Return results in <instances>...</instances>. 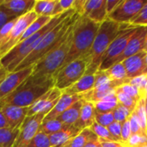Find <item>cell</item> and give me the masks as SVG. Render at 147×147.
I'll use <instances>...</instances> for the list:
<instances>
[{
	"label": "cell",
	"mask_w": 147,
	"mask_h": 147,
	"mask_svg": "<svg viewBox=\"0 0 147 147\" xmlns=\"http://www.w3.org/2000/svg\"><path fill=\"white\" fill-rule=\"evenodd\" d=\"M130 24L119 23L107 18L100 24L92 47L90 52L85 55L88 59V66L84 75H95L99 69L102 59L110 44L120 34V33L127 28Z\"/></svg>",
	"instance_id": "obj_1"
},
{
	"label": "cell",
	"mask_w": 147,
	"mask_h": 147,
	"mask_svg": "<svg viewBox=\"0 0 147 147\" xmlns=\"http://www.w3.org/2000/svg\"><path fill=\"white\" fill-rule=\"evenodd\" d=\"M75 13L73 9H69L63 14L54 16L52 18L49 23H47L45 27H43L40 30L34 33L28 38L24 40L19 42L12 50H10L3 59H1L2 65L8 72H12L14 70L27 58V56L34 49L37 44L40 41L42 37L52 28L60 23L66 17Z\"/></svg>",
	"instance_id": "obj_2"
},
{
	"label": "cell",
	"mask_w": 147,
	"mask_h": 147,
	"mask_svg": "<svg viewBox=\"0 0 147 147\" xmlns=\"http://www.w3.org/2000/svg\"><path fill=\"white\" fill-rule=\"evenodd\" d=\"M53 77L34 78L29 76L16 90L0 100V105L30 107L38 98L54 87Z\"/></svg>",
	"instance_id": "obj_3"
},
{
	"label": "cell",
	"mask_w": 147,
	"mask_h": 147,
	"mask_svg": "<svg viewBox=\"0 0 147 147\" xmlns=\"http://www.w3.org/2000/svg\"><path fill=\"white\" fill-rule=\"evenodd\" d=\"M99 27L100 23L95 22L88 17L79 16L77 18L72 26L71 49L62 68L90 52Z\"/></svg>",
	"instance_id": "obj_4"
},
{
	"label": "cell",
	"mask_w": 147,
	"mask_h": 147,
	"mask_svg": "<svg viewBox=\"0 0 147 147\" xmlns=\"http://www.w3.org/2000/svg\"><path fill=\"white\" fill-rule=\"evenodd\" d=\"M79 16L76 12L66 17L60 23L48 31L37 44L34 49L27 56V58L14 70V71H20L30 66H34L43 57H45L53 48H54L64 38L65 34L70 28V27L75 22Z\"/></svg>",
	"instance_id": "obj_5"
},
{
	"label": "cell",
	"mask_w": 147,
	"mask_h": 147,
	"mask_svg": "<svg viewBox=\"0 0 147 147\" xmlns=\"http://www.w3.org/2000/svg\"><path fill=\"white\" fill-rule=\"evenodd\" d=\"M72 26L73 24L70 27L61 41L33 66L31 76L34 78L53 77L62 68L71 46Z\"/></svg>",
	"instance_id": "obj_6"
},
{
	"label": "cell",
	"mask_w": 147,
	"mask_h": 147,
	"mask_svg": "<svg viewBox=\"0 0 147 147\" xmlns=\"http://www.w3.org/2000/svg\"><path fill=\"white\" fill-rule=\"evenodd\" d=\"M88 66V59L84 55L61 68L54 76V87L64 91L77 83L84 74Z\"/></svg>",
	"instance_id": "obj_7"
},
{
	"label": "cell",
	"mask_w": 147,
	"mask_h": 147,
	"mask_svg": "<svg viewBox=\"0 0 147 147\" xmlns=\"http://www.w3.org/2000/svg\"><path fill=\"white\" fill-rule=\"evenodd\" d=\"M136 28L137 26L129 25L120 33V34L114 40L103 54L98 71H104L117 62L118 59L124 52L129 40L134 34Z\"/></svg>",
	"instance_id": "obj_8"
},
{
	"label": "cell",
	"mask_w": 147,
	"mask_h": 147,
	"mask_svg": "<svg viewBox=\"0 0 147 147\" xmlns=\"http://www.w3.org/2000/svg\"><path fill=\"white\" fill-rule=\"evenodd\" d=\"M37 17L38 16L34 10H31L28 13L18 17L7 39L0 47V59H3L10 50H12L20 42L21 38L22 37L26 29L32 22L36 20Z\"/></svg>",
	"instance_id": "obj_9"
},
{
	"label": "cell",
	"mask_w": 147,
	"mask_h": 147,
	"mask_svg": "<svg viewBox=\"0 0 147 147\" xmlns=\"http://www.w3.org/2000/svg\"><path fill=\"white\" fill-rule=\"evenodd\" d=\"M146 3L147 0H121L108 18L119 23L130 24Z\"/></svg>",
	"instance_id": "obj_10"
},
{
	"label": "cell",
	"mask_w": 147,
	"mask_h": 147,
	"mask_svg": "<svg viewBox=\"0 0 147 147\" xmlns=\"http://www.w3.org/2000/svg\"><path fill=\"white\" fill-rule=\"evenodd\" d=\"M45 116V114L40 113L27 117L21 126L19 134L12 147L28 146L30 141L38 134L40 126L41 125Z\"/></svg>",
	"instance_id": "obj_11"
},
{
	"label": "cell",
	"mask_w": 147,
	"mask_h": 147,
	"mask_svg": "<svg viewBox=\"0 0 147 147\" xmlns=\"http://www.w3.org/2000/svg\"><path fill=\"white\" fill-rule=\"evenodd\" d=\"M63 91L53 87L40 98H38L28 109V116H33L37 114H45L46 115L53 109L57 102L62 96Z\"/></svg>",
	"instance_id": "obj_12"
},
{
	"label": "cell",
	"mask_w": 147,
	"mask_h": 147,
	"mask_svg": "<svg viewBox=\"0 0 147 147\" xmlns=\"http://www.w3.org/2000/svg\"><path fill=\"white\" fill-rule=\"evenodd\" d=\"M32 71L33 66L16 71L8 72L7 76L0 82V100L16 90L32 74Z\"/></svg>",
	"instance_id": "obj_13"
},
{
	"label": "cell",
	"mask_w": 147,
	"mask_h": 147,
	"mask_svg": "<svg viewBox=\"0 0 147 147\" xmlns=\"http://www.w3.org/2000/svg\"><path fill=\"white\" fill-rule=\"evenodd\" d=\"M146 34L147 26H137V28L134 34L129 40L124 52L120 56L116 63H121L126 59L144 51L145 40H146Z\"/></svg>",
	"instance_id": "obj_14"
},
{
	"label": "cell",
	"mask_w": 147,
	"mask_h": 147,
	"mask_svg": "<svg viewBox=\"0 0 147 147\" xmlns=\"http://www.w3.org/2000/svg\"><path fill=\"white\" fill-rule=\"evenodd\" d=\"M0 106L1 112L8 124V127L11 129L21 128L22 124L28 116L29 107H17L9 104Z\"/></svg>",
	"instance_id": "obj_15"
},
{
	"label": "cell",
	"mask_w": 147,
	"mask_h": 147,
	"mask_svg": "<svg viewBox=\"0 0 147 147\" xmlns=\"http://www.w3.org/2000/svg\"><path fill=\"white\" fill-rule=\"evenodd\" d=\"M146 53L142 51L134 56H131L122 61L127 71L128 79L147 75V65L146 62Z\"/></svg>",
	"instance_id": "obj_16"
},
{
	"label": "cell",
	"mask_w": 147,
	"mask_h": 147,
	"mask_svg": "<svg viewBox=\"0 0 147 147\" xmlns=\"http://www.w3.org/2000/svg\"><path fill=\"white\" fill-rule=\"evenodd\" d=\"M81 16L101 24L108 18L106 0H86Z\"/></svg>",
	"instance_id": "obj_17"
},
{
	"label": "cell",
	"mask_w": 147,
	"mask_h": 147,
	"mask_svg": "<svg viewBox=\"0 0 147 147\" xmlns=\"http://www.w3.org/2000/svg\"><path fill=\"white\" fill-rule=\"evenodd\" d=\"M35 0H3L0 9L10 16L20 17L33 10Z\"/></svg>",
	"instance_id": "obj_18"
},
{
	"label": "cell",
	"mask_w": 147,
	"mask_h": 147,
	"mask_svg": "<svg viewBox=\"0 0 147 147\" xmlns=\"http://www.w3.org/2000/svg\"><path fill=\"white\" fill-rule=\"evenodd\" d=\"M82 99H83V96L81 95H70V94L63 92L62 96L57 102L56 105L45 116L43 121H50V120L57 119L60 115H62L65 110H67L71 105H73L75 102Z\"/></svg>",
	"instance_id": "obj_19"
},
{
	"label": "cell",
	"mask_w": 147,
	"mask_h": 147,
	"mask_svg": "<svg viewBox=\"0 0 147 147\" xmlns=\"http://www.w3.org/2000/svg\"><path fill=\"white\" fill-rule=\"evenodd\" d=\"M33 10L38 16L52 18L64 13L59 3V0H35Z\"/></svg>",
	"instance_id": "obj_20"
},
{
	"label": "cell",
	"mask_w": 147,
	"mask_h": 147,
	"mask_svg": "<svg viewBox=\"0 0 147 147\" xmlns=\"http://www.w3.org/2000/svg\"><path fill=\"white\" fill-rule=\"evenodd\" d=\"M81 131L75 126H65L60 131L49 135L50 147L65 146L71 140L76 137Z\"/></svg>",
	"instance_id": "obj_21"
},
{
	"label": "cell",
	"mask_w": 147,
	"mask_h": 147,
	"mask_svg": "<svg viewBox=\"0 0 147 147\" xmlns=\"http://www.w3.org/2000/svg\"><path fill=\"white\" fill-rule=\"evenodd\" d=\"M95 122V108L94 104L84 100L81 112L78 121L75 123V127L80 131L90 128Z\"/></svg>",
	"instance_id": "obj_22"
},
{
	"label": "cell",
	"mask_w": 147,
	"mask_h": 147,
	"mask_svg": "<svg viewBox=\"0 0 147 147\" xmlns=\"http://www.w3.org/2000/svg\"><path fill=\"white\" fill-rule=\"evenodd\" d=\"M95 86V75H84L77 83L64 90L70 95H84L90 91Z\"/></svg>",
	"instance_id": "obj_23"
},
{
	"label": "cell",
	"mask_w": 147,
	"mask_h": 147,
	"mask_svg": "<svg viewBox=\"0 0 147 147\" xmlns=\"http://www.w3.org/2000/svg\"><path fill=\"white\" fill-rule=\"evenodd\" d=\"M83 102H84V99L75 102L62 115H60L57 119L66 126H74L79 118Z\"/></svg>",
	"instance_id": "obj_24"
},
{
	"label": "cell",
	"mask_w": 147,
	"mask_h": 147,
	"mask_svg": "<svg viewBox=\"0 0 147 147\" xmlns=\"http://www.w3.org/2000/svg\"><path fill=\"white\" fill-rule=\"evenodd\" d=\"M94 104L95 111L98 113H110L113 112L117 105H118V100L115 92H113L109 94L108 96L103 98L102 100L96 102Z\"/></svg>",
	"instance_id": "obj_25"
},
{
	"label": "cell",
	"mask_w": 147,
	"mask_h": 147,
	"mask_svg": "<svg viewBox=\"0 0 147 147\" xmlns=\"http://www.w3.org/2000/svg\"><path fill=\"white\" fill-rule=\"evenodd\" d=\"M96 139H98L96 135L90 128H85L71 140L65 146L68 147H84L89 141Z\"/></svg>",
	"instance_id": "obj_26"
},
{
	"label": "cell",
	"mask_w": 147,
	"mask_h": 147,
	"mask_svg": "<svg viewBox=\"0 0 147 147\" xmlns=\"http://www.w3.org/2000/svg\"><path fill=\"white\" fill-rule=\"evenodd\" d=\"M104 72L110 79V81L120 82V81H126L128 79L127 78V71L122 62L113 65L108 70L104 71Z\"/></svg>",
	"instance_id": "obj_27"
},
{
	"label": "cell",
	"mask_w": 147,
	"mask_h": 147,
	"mask_svg": "<svg viewBox=\"0 0 147 147\" xmlns=\"http://www.w3.org/2000/svg\"><path fill=\"white\" fill-rule=\"evenodd\" d=\"M20 128L11 129L3 127L0 129V147H12L18 134Z\"/></svg>",
	"instance_id": "obj_28"
},
{
	"label": "cell",
	"mask_w": 147,
	"mask_h": 147,
	"mask_svg": "<svg viewBox=\"0 0 147 147\" xmlns=\"http://www.w3.org/2000/svg\"><path fill=\"white\" fill-rule=\"evenodd\" d=\"M52 20V17H47V16H38L36 18V20L32 22L29 27L26 29V31L24 32L22 37L21 38V41L24 40L25 39L28 38L29 36H31L32 34H34V33L38 32L39 30H40L43 27H45L47 23L50 22V21Z\"/></svg>",
	"instance_id": "obj_29"
},
{
	"label": "cell",
	"mask_w": 147,
	"mask_h": 147,
	"mask_svg": "<svg viewBox=\"0 0 147 147\" xmlns=\"http://www.w3.org/2000/svg\"><path fill=\"white\" fill-rule=\"evenodd\" d=\"M66 125L63 124L58 119H53L50 121H43L41 125L40 126L39 132L49 136L52 135L61 129H63Z\"/></svg>",
	"instance_id": "obj_30"
},
{
	"label": "cell",
	"mask_w": 147,
	"mask_h": 147,
	"mask_svg": "<svg viewBox=\"0 0 147 147\" xmlns=\"http://www.w3.org/2000/svg\"><path fill=\"white\" fill-rule=\"evenodd\" d=\"M145 102H146V98H141L134 110L133 111V113L136 115L137 119L139 120L140 125L141 127V129L143 131V133L147 134V122H146V109H145Z\"/></svg>",
	"instance_id": "obj_31"
},
{
	"label": "cell",
	"mask_w": 147,
	"mask_h": 147,
	"mask_svg": "<svg viewBox=\"0 0 147 147\" xmlns=\"http://www.w3.org/2000/svg\"><path fill=\"white\" fill-rule=\"evenodd\" d=\"M115 94H116V96H117V100H118V103L127 108L132 113L133 111L134 110L138 102L140 100H137L135 98H133L129 96H127V94L118 90L117 89L115 90Z\"/></svg>",
	"instance_id": "obj_32"
},
{
	"label": "cell",
	"mask_w": 147,
	"mask_h": 147,
	"mask_svg": "<svg viewBox=\"0 0 147 147\" xmlns=\"http://www.w3.org/2000/svg\"><path fill=\"white\" fill-rule=\"evenodd\" d=\"M90 129L96 135V137L99 140H109V141H114V140L112 139L108 127L101 126L99 124H97L96 121L92 124V126L90 127Z\"/></svg>",
	"instance_id": "obj_33"
},
{
	"label": "cell",
	"mask_w": 147,
	"mask_h": 147,
	"mask_svg": "<svg viewBox=\"0 0 147 147\" xmlns=\"http://www.w3.org/2000/svg\"><path fill=\"white\" fill-rule=\"evenodd\" d=\"M131 114H132V112L127 108H126L119 103H118L116 109L113 111L115 121H118L120 123H122L125 121L128 120Z\"/></svg>",
	"instance_id": "obj_34"
},
{
	"label": "cell",
	"mask_w": 147,
	"mask_h": 147,
	"mask_svg": "<svg viewBox=\"0 0 147 147\" xmlns=\"http://www.w3.org/2000/svg\"><path fill=\"white\" fill-rule=\"evenodd\" d=\"M128 84L135 86L141 93V95L146 97L147 88V75H143L140 77H136L128 80Z\"/></svg>",
	"instance_id": "obj_35"
},
{
	"label": "cell",
	"mask_w": 147,
	"mask_h": 147,
	"mask_svg": "<svg viewBox=\"0 0 147 147\" xmlns=\"http://www.w3.org/2000/svg\"><path fill=\"white\" fill-rule=\"evenodd\" d=\"M95 121L101 126L108 127L110 124H112L115 121L113 112L98 113L95 111Z\"/></svg>",
	"instance_id": "obj_36"
},
{
	"label": "cell",
	"mask_w": 147,
	"mask_h": 147,
	"mask_svg": "<svg viewBox=\"0 0 147 147\" xmlns=\"http://www.w3.org/2000/svg\"><path fill=\"white\" fill-rule=\"evenodd\" d=\"M118 90L127 94V96L133 97V98H135L137 100H140L141 98H144V96L141 95L140 91L134 85L130 84H122L121 86H120L119 88H117ZM146 98V97H145Z\"/></svg>",
	"instance_id": "obj_37"
},
{
	"label": "cell",
	"mask_w": 147,
	"mask_h": 147,
	"mask_svg": "<svg viewBox=\"0 0 147 147\" xmlns=\"http://www.w3.org/2000/svg\"><path fill=\"white\" fill-rule=\"evenodd\" d=\"M27 147H50L49 138L47 135L38 132Z\"/></svg>",
	"instance_id": "obj_38"
},
{
	"label": "cell",
	"mask_w": 147,
	"mask_h": 147,
	"mask_svg": "<svg viewBox=\"0 0 147 147\" xmlns=\"http://www.w3.org/2000/svg\"><path fill=\"white\" fill-rule=\"evenodd\" d=\"M130 25L133 26H147V3L138 13V15L131 21Z\"/></svg>",
	"instance_id": "obj_39"
},
{
	"label": "cell",
	"mask_w": 147,
	"mask_h": 147,
	"mask_svg": "<svg viewBox=\"0 0 147 147\" xmlns=\"http://www.w3.org/2000/svg\"><path fill=\"white\" fill-rule=\"evenodd\" d=\"M108 129L114 141H121V123L114 121L108 127Z\"/></svg>",
	"instance_id": "obj_40"
},
{
	"label": "cell",
	"mask_w": 147,
	"mask_h": 147,
	"mask_svg": "<svg viewBox=\"0 0 147 147\" xmlns=\"http://www.w3.org/2000/svg\"><path fill=\"white\" fill-rule=\"evenodd\" d=\"M128 121H129V123H130V127H131V132H132V134H141L143 133L142 129H141V127L140 125V122H139V120L137 119L136 115L132 113L130 117L128 118ZM145 134V133H144Z\"/></svg>",
	"instance_id": "obj_41"
},
{
	"label": "cell",
	"mask_w": 147,
	"mask_h": 147,
	"mask_svg": "<svg viewBox=\"0 0 147 147\" xmlns=\"http://www.w3.org/2000/svg\"><path fill=\"white\" fill-rule=\"evenodd\" d=\"M131 135H132V132H131L130 123L129 121L127 120L121 123V141L127 143L129 138L131 137Z\"/></svg>",
	"instance_id": "obj_42"
},
{
	"label": "cell",
	"mask_w": 147,
	"mask_h": 147,
	"mask_svg": "<svg viewBox=\"0 0 147 147\" xmlns=\"http://www.w3.org/2000/svg\"><path fill=\"white\" fill-rule=\"evenodd\" d=\"M102 147H128L127 143L122 141H109L104 140H99Z\"/></svg>",
	"instance_id": "obj_43"
},
{
	"label": "cell",
	"mask_w": 147,
	"mask_h": 147,
	"mask_svg": "<svg viewBox=\"0 0 147 147\" xmlns=\"http://www.w3.org/2000/svg\"><path fill=\"white\" fill-rule=\"evenodd\" d=\"M16 18H18V17H16L14 16H10L8 13L4 12L3 10L0 9V30L5 24H7L10 21L16 19Z\"/></svg>",
	"instance_id": "obj_44"
},
{
	"label": "cell",
	"mask_w": 147,
	"mask_h": 147,
	"mask_svg": "<svg viewBox=\"0 0 147 147\" xmlns=\"http://www.w3.org/2000/svg\"><path fill=\"white\" fill-rule=\"evenodd\" d=\"M121 0H106V9L108 16L120 4Z\"/></svg>",
	"instance_id": "obj_45"
},
{
	"label": "cell",
	"mask_w": 147,
	"mask_h": 147,
	"mask_svg": "<svg viewBox=\"0 0 147 147\" xmlns=\"http://www.w3.org/2000/svg\"><path fill=\"white\" fill-rule=\"evenodd\" d=\"M73 3H74V0H59V3L64 12L69 9H71Z\"/></svg>",
	"instance_id": "obj_46"
},
{
	"label": "cell",
	"mask_w": 147,
	"mask_h": 147,
	"mask_svg": "<svg viewBox=\"0 0 147 147\" xmlns=\"http://www.w3.org/2000/svg\"><path fill=\"white\" fill-rule=\"evenodd\" d=\"M84 147H102V146L100 144L99 139H96V140L89 141Z\"/></svg>",
	"instance_id": "obj_47"
},
{
	"label": "cell",
	"mask_w": 147,
	"mask_h": 147,
	"mask_svg": "<svg viewBox=\"0 0 147 147\" xmlns=\"http://www.w3.org/2000/svg\"><path fill=\"white\" fill-rule=\"evenodd\" d=\"M3 127H8V124L1 112V106H0V129L1 128H3Z\"/></svg>",
	"instance_id": "obj_48"
},
{
	"label": "cell",
	"mask_w": 147,
	"mask_h": 147,
	"mask_svg": "<svg viewBox=\"0 0 147 147\" xmlns=\"http://www.w3.org/2000/svg\"><path fill=\"white\" fill-rule=\"evenodd\" d=\"M7 74H8V71H6V69L4 68L0 69V82L7 76Z\"/></svg>",
	"instance_id": "obj_49"
},
{
	"label": "cell",
	"mask_w": 147,
	"mask_h": 147,
	"mask_svg": "<svg viewBox=\"0 0 147 147\" xmlns=\"http://www.w3.org/2000/svg\"><path fill=\"white\" fill-rule=\"evenodd\" d=\"M144 52L147 53V34L146 35V40H145V47H144Z\"/></svg>",
	"instance_id": "obj_50"
},
{
	"label": "cell",
	"mask_w": 147,
	"mask_h": 147,
	"mask_svg": "<svg viewBox=\"0 0 147 147\" xmlns=\"http://www.w3.org/2000/svg\"><path fill=\"white\" fill-rule=\"evenodd\" d=\"M145 109H146V122H147V98H146V102H145Z\"/></svg>",
	"instance_id": "obj_51"
},
{
	"label": "cell",
	"mask_w": 147,
	"mask_h": 147,
	"mask_svg": "<svg viewBox=\"0 0 147 147\" xmlns=\"http://www.w3.org/2000/svg\"><path fill=\"white\" fill-rule=\"evenodd\" d=\"M2 68H3V65H2V63H1V60H0V69H2Z\"/></svg>",
	"instance_id": "obj_52"
},
{
	"label": "cell",
	"mask_w": 147,
	"mask_h": 147,
	"mask_svg": "<svg viewBox=\"0 0 147 147\" xmlns=\"http://www.w3.org/2000/svg\"><path fill=\"white\" fill-rule=\"evenodd\" d=\"M146 65H147V53H146Z\"/></svg>",
	"instance_id": "obj_53"
},
{
	"label": "cell",
	"mask_w": 147,
	"mask_h": 147,
	"mask_svg": "<svg viewBox=\"0 0 147 147\" xmlns=\"http://www.w3.org/2000/svg\"><path fill=\"white\" fill-rule=\"evenodd\" d=\"M143 147H147V145H146V146H143Z\"/></svg>",
	"instance_id": "obj_54"
},
{
	"label": "cell",
	"mask_w": 147,
	"mask_h": 147,
	"mask_svg": "<svg viewBox=\"0 0 147 147\" xmlns=\"http://www.w3.org/2000/svg\"><path fill=\"white\" fill-rule=\"evenodd\" d=\"M63 147H68V146H63Z\"/></svg>",
	"instance_id": "obj_55"
}]
</instances>
